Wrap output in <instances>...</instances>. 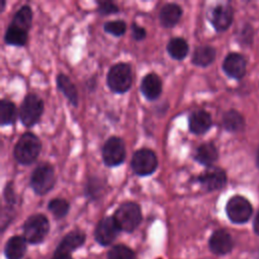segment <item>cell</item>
I'll use <instances>...</instances> for the list:
<instances>
[{
  "label": "cell",
  "mask_w": 259,
  "mask_h": 259,
  "mask_svg": "<svg viewBox=\"0 0 259 259\" xmlns=\"http://www.w3.org/2000/svg\"><path fill=\"white\" fill-rule=\"evenodd\" d=\"M41 150L38 138L32 133H24L14 146V157L16 161L23 165L31 164L36 160Z\"/></svg>",
  "instance_id": "1"
},
{
  "label": "cell",
  "mask_w": 259,
  "mask_h": 259,
  "mask_svg": "<svg viewBox=\"0 0 259 259\" xmlns=\"http://www.w3.org/2000/svg\"><path fill=\"white\" fill-rule=\"evenodd\" d=\"M113 218L121 231L132 233L142 222V210L138 203L126 201L116 208Z\"/></svg>",
  "instance_id": "2"
},
{
  "label": "cell",
  "mask_w": 259,
  "mask_h": 259,
  "mask_svg": "<svg viewBox=\"0 0 259 259\" xmlns=\"http://www.w3.org/2000/svg\"><path fill=\"white\" fill-rule=\"evenodd\" d=\"M50 231L48 218L42 213H35L26 219L22 226L23 237L29 244L41 243Z\"/></svg>",
  "instance_id": "3"
},
{
  "label": "cell",
  "mask_w": 259,
  "mask_h": 259,
  "mask_svg": "<svg viewBox=\"0 0 259 259\" xmlns=\"http://www.w3.org/2000/svg\"><path fill=\"white\" fill-rule=\"evenodd\" d=\"M107 85L115 93L126 92L133 83L132 68L127 63H117L113 65L106 77Z\"/></svg>",
  "instance_id": "4"
},
{
  "label": "cell",
  "mask_w": 259,
  "mask_h": 259,
  "mask_svg": "<svg viewBox=\"0 0 259 259\" xmlns=\"http://www.w3.org/2000/svg\"><path fill=\"white\" fill-rule=\"evenodd\" d=\"M55 182V170L49 163L39 164L30 176V186L38 195H45L48 193L54 187Z\"/></svg>",
  "instance_id": "5"
},
{
  "label": "cell",
  "mask_w": 259,
  "mask_h": 259,
  "mask_svg": "<svg viewBox=\"0 0 259 259\" xmlns=\"http://www.w3.org/2000/svg\"><path fill=\"white\" fill-rule=\"evenodd\" d=\"M44 111V101L34 93L27 94L19 108V117L21 122L30 127L40 118Z\"/></svg>",
  "instance_id": "6"
},
{
  "label": "cell",
  "mask_w": 259,
  "mask_h": 259,
  "mask_svg": "<svg viewBox=\"0 0 259 259\" xmlns=\"http://www.w3.org/2000/svg\"><path fill=\"white\" fill-rule=\"evenodd\" d=\"M131 164L136 174L140 176H148L157 169L158 159L152 150L143 148L135 152Z\"/></svg>",
  "instance_id": "7"
},
{
  "label": "cell",
  "mask_w": 259,
  "mask_h": 259,
  "mask_svg": "<svg viewBox=\"0 0 259 259\" xmlns=\"http://www.w3.org/2000/svg\"><path fill=\"white\" fill-rule=\"evenodd\" d=\"M226 212L230 221L234 224H244L252 214V205L245 197L235 195L227 202Z\"/></svg>",
  "instance_id": "8"
},
{
  "label": "cell",
  "mask_w": 259,
  "mask_h": 259,
  "mask_svg": "<svg viewBox=\"0 0 259 259\" xmlns=\"http://www.w3.org/2000/svg\"><path fill=\"white\" fill-rule=\"evenodd\" d=\"M125 158L123 141L118 137H110L103 145L102 159L106 166L113 167L121 164Z\"/></svg>",
  "instance_id": "9"
},
{
  "label": "cell",
  "mask_w": 259,
  "mask_h": 259,
  "mask_svg": "<svg viewBox=\"0 0 259 259\" xmlns=\"http://www.w3.org/2000/svg\"><path fill=\"white\" fill-rule=\"evenodd\" d=\"M120 231L113 215L105 217L98 222L94 231V239L101 246H109L116 239Z\"/></svg>",
  "instance_id": "10"
},
{
  "label": "cell",
  "mask_w": 259,
  "mask_h": 259,
  "mask_svg": "<svg viewBox=\"0 0 259 259\" xmlns=\"http://www.w3.org/2000/svg\"><path fill=\"white\" fill-rule=\"evenodd\" d=\"M198 182L205 190L213 191L225 186L227 176L223 169L210 166L198 176Z\"/></svg>",
  "instance_id": "11"
},
{
  "label": "cell",
  "mask_w": 259,
  "mask_h": 259,
  "mask_svg": "<svg viewBox=\"0 0 259 259\" xmlns=\"http://www.w3.org/2000/svg\"><path fill=\"white\" fill-rule=\"evenodd\" d=\"M86 240V235L84 232L76 230L71 231L62 239V241L57 246L55 253L58 255H71L72 252L84 245Z\"/></svg>",
  "instance_id": "12"
},
{
  "label": "cell",
  "mask_w": 259,
  "mask_h": 259,
  "mask_svg": "<svg viewBox=\"0 0 259 259\" xmlns=\"http://www.w3.org/2000/svg\"><path fill=\"white\" fill-rule=\"evenodd\" d=\"M234 242L231 235L225 230L214 231L208 240V247L215 255H226L233 249Z\"/></svg>",
  "instance_id": "13"
},
{
  "label": "cell",
  "mask_w": 259,
  "mask_h": 259,
  "mask_svg": "<svg viewBox=\"0 0 259 259\" xmlns=\"http://www.w3.org/2000/svg\"><path fill=\"white\" fill-rule=\"evenodd\" d=\"M210 22L217 31H224L233 22V9L230 5H217L210 13Z\"/></svg>",
  "instance_id": "14"
},
{
  "label": "cell",
  "mask_w": 259,
  "mask_h": 259,
  "mask_svg": "<svg viewBox=\"0 0 259 259\" xmlns=\"http://www.w3.org/2000/svg\"><path fill=\"white\" fill-rule=\"evenodd\" d=\"M223 69L228 76L241 79L246 73V60L241 54L231 53L225 58Z\"/></svg>",
  "instance_id": "15"
},
{
  "label": "cell",
  "mask_w": 259,
  "mask_h": 259,
  "mask_svg": "<svg viewBox=\"0 0 259 259\" xmlns=\"http://www.w3.org/2000/svg\"><path fill=\"white\" fill-rule=\"evenodd\" d=\"M211 124V116L205 110H195L189 115L188 126L190 132L195 135H202L206 133Z\"/></svg>",
  "instance_id": "16"
},
{
  "label": "cell",
  "mask_w": 259,
  "mask_h": 259,
  "mask_svg": "<svg viewBox=\"0 0 259 259\" xmlns=\"http://www.w3.org/2000/svg\"><path fill=\"white\" fill-rule=\"evenodd\" d=\"M141 91L147 99H157L162 92V81L160 77L155 73L146 75L141 83Z\"/></svg>",
  "instance_id": "17"
},
{
  "label": "cell",
  "mask_w": 259,
  "mask_h": 259,
  "mask_svg": "<svg viewBox=\"0 0 259 259\" xmlns=\"http://www.w3.org/2000/svg\"><path fill=\"white\" fill-rule=\"evenodd\" d=\"M26 240L23 236H12L8 239L4 247L6 259H21L26 253Z\"/></svg>",
  "instance_id": "18"
},
{
  "label": "cell",
  "mask_w": 259,
  "mask_h": 259,
  "mask_svg": "<svg viewBox=\"0 0 259 259\" xmlns=\"http://www.w3.org/2000/svg\"><path fill=\"white\" fill-rule=\"evenodd\" d=\"M182 15V9L181 7L176 3H166L162 6L160 13H159V19L161 24L164 27H173L177 22L180 20V17Z\"/></svg>",
  "instance_id": "19"
},
{
  "label": "cell",
  "mask_w": 259,
  "mask_h": 259,
  "mask_svg": "<svg viewBox=\"0 0 259 259\" xmlns=\"http://www.w3.org/2000/svg\"><path fill=\"white\" fill-rule=\"evenodd\" d=\"M218 156L219 154L215 146L212 143H204V144H201L196 149L194 159L198 163L206 167H210L212 163L217 161Z\"/></svg>",
  "instance_id": "20"
},
{
  "label": "cell",
  "mask_w": 259,
  "mask_h": 259,
  "mask_svg": "<svg viewBox=\"0 0 259 259\" xmlns=\"http://www.w3.org/2000/svg\"><path fill=\"white\" fill-rule=\"evenodd\" d=\"M57 86L74 106L78 105V92L76 86L72 83L68 76L60 73L57 76Z\"/></svg>",
  "instance_id": "21"
},
{
  "label": "cell",
  "mask_w": 259,
  "mask_h": 259,
  "mask_svg": "<svg viewBox=\"0 0 259 259\" xmlns=\"http://www.w3.org/2000/svg\"><path fill=\"white\" fill-rule=\"evenodd\" d=\"M215 58V50L210 46H200L195 49L192 54L191 62L200 67H206L210 65Z\"/></svg>",
  "instance_id": "22"
},
{
  "label": "cell",
  "mask_w": 259,
  "mask_h": 259,
  "mask_svg": "<svg viewBox=\"0 0 259 259\" xmlns=\"http://www.w3.org/2000/svg\"><path fill=\"white\" fill-rule=\"evenodd\" d=\"M4 40L7 45L22 47L27 41V30L10 23L6 29Z\"/></svg>",
  "instance_id": "23"
},
{
  "label": "cell",
  "mask_w": 259,
  "mask_h": 259,
  "mask_svg": "<svg viewBox=\"0 0 259 259\" xmlns=\"http://www.w3.org/2000/svg\"><path fill=\"white\" fill-rule=\"evenodd\" d=\"M189 51L187 41L182 37H173L167 44V52L175 60H183Z\"/></svg>",
  "instance_id": "24"
},
{
  "label": "cell",
  "mask_w": 259,
  "mask_h": 259,
  "mask_svg": "<svg viewBox=\"0 0 259 259\" xmlns=\"http://www.w3.org/2000/svg\"><path fill=\"white\" fill-rule=\"evenodd\" d=\"M223 125L229 132H240L245 127V120L240 112L231 109L224 114Z\"/></svg>",
  "instance_id": "25"
},
{
  "label": "cell",
  "mask_w": 259,
  "mask_h": 259,
  "mask_svg": "<svg viewBox=\"0 0 259 259\" xmlns=\"http://www.w3.org/2000/svg\"><path fill=\"white\" fill-rule=\"evenodd\" d=\"M17 115V109L15 104L8 100L2 99L0 102V122L2 125L11 124L15 121Z\"/></svg>",
  "instance_id": "26"
},
{
  "label": "cell",
  "mask_w": 259,
  "mask_h": 259,
  "mask_svg": "<svg viewBox=\"0 0 259 259\" xmlns=\"http://www.w3.org/2000/svg\"><path fill=\"white\" fill-rule=\"evenodd\" d=\"M32 20V11L28 5H23L19 10L14 14L11 24H14L18 27H21L28 31L31 25Z\"/></svg>",
  "instance_id": "27"
},
{
  "label": "cell",
  "mask_w": 259,
  "mask_h": 259,
  "mask_svg": "<svg viewBox=\"0 0 259 259\" xmlns=\"http://www.w3.org/2000/svg\"><path fill=\"white\" fill-rule=\"evenodd\" d=\"M106 259H136V254L127 246L118 244L108 250Z\"/></svg>",
  "instance_id": "28"
},
{
  "label": "cell",
  "mask_w": 259,
  "mask_h": 259,
  "mask_svg": "<svg viewBox=\"0 0 259 259\" xmlns=\"http://www.w3.org/2000/svg\"><path fill=\"white\" fill-rule=\"evenodd\" d=\"M48 208L56 219H63L67 215L70 209V204L64 198H54L49 202Z\"/></svg>",
  "instance_id": "29"
},
{
  "label": "cell",
  "mask_w": 259,
  "mask_h": 259,
  "mask_svg": "<svg viewBox=\"0 0 259 259\" xmlns=\"http://www.w3.org/2000/svg\"><path fill=\"white\" fill-rule=\"evenodd\" d=\"M104 30L114 36L122 35L126 30V24L123 20H111L104 23Z\"/></svg>",
  "instance_id": "30"
},
{
  "label": "cell",
  "mask_w": 259,
  "mask_h": 259,
  "mask_svg": "<svg viewBox=\"0 0 259 259\" xmlns=\"http://www.w3.org/2000/svg\"><path fill=\"white\" fill-rule=\"evenodd\" d=\"M98 11L100 14L108 15L118 12V7L111 1H98Z\"/></svg>",
  "instance_id": "31"
},
{
  "label": "cell",
  "mask_w": 259,
  "mask_h": 259,
  "mask_svg": "<svg viewBox=\"0 0 259 259\" xmlns=\"http://www.w3.org/2000/svg\"><path fill=\"white\" fill-rule=\"evenodd\" d=\"M132 32H133V37L136 40H142L146 37V29L136 23H133L132 25Z\"/></svg>",
  "instance_id": "32"
},
{
  "label": "cell",
  "mask_w": 259,
  "mask_h": 259,
  "mask_svg": "<svg viewBox=\"0 0 259 259\" xmlns=\"http://www.w3.org/2000/svg\"><path fill=\"white\" fill-rule=\"evenodd\" d=\"M253 228H254V232L259 235V211L257 212L255 220H254V224H253Z\"/></svg>",
  "instance_id": "33"
},
{
  "label": "cell",
  "mask_w": 259,
  "mask_h": 259,
  "mask_svg": "<svg viewBox=\"0 0 259 259\" xmlns=\"http://www.w3.org/2000/svg\"><path fill=\"white\" fill-rule=\"evenodd\" d=\"M52 259H73L71 255H58V254H54Z\"/></svg>",
  "instance_id": "34"
},
{
  "label": "cell",
  "mask_w": 259,
  "mask_h": 259,
  "mask_svg": "<svg viewBox=\"0 0 259 259\" xmlns=\"http://www.w3.org/2000/svg\"><path fill=\"white\" fill-rule=\"evenodd\" d=\"M256 162H257V166L259 168V149L257 151V156H256Z\"/></svg>",
  "instance_id": "35"
},
{
  "label": "cell",
  "mask_w": 259,
  "mask_h": 259,
  "mask_svg": "<svg viewBox=\"0 0 259 259\" xmlns=\"http://www.w3.org/2000/svg\"><path fill=\"white\" fill-rule=\"evenodd\" d=\"M4 5H5V1H2V6H1V10L4 9Z\"/></svg>",
  "instance_id": "36"
}]
</instances>
